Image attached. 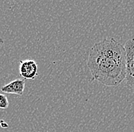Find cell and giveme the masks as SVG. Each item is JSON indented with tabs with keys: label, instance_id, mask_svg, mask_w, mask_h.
Segmentation results:
<instances>
[{
	"label": "cell",
	"instance_id": "4",
	"mask_svg": "<svg viewBox=\"0 0 134 132\" xmlns=\"http://www.w3.org/2000/svg\"><path fill=\"white\" fill-rule=\"evenodd\" d=\"M25 87V79H16L8 83V84L3 86L1 88V91L6 93L16 94L19 96H22L24 93Z\"/></svg>",
	"mask_w": 134,
	"mask_h": 132
},
{
	"label": "cell",
	"instance_id": "3",
	"mask_svg": "<svg viewBox=\"0 0 134 132\" xmlns=\"http://www.w3.org/2000/svg\"><path fill=\"white\" fill-rule=\"evenodd\" d=\"M20 62L19 72L25 80H34L38 75V66L35 61L27 59L21 60Z\"/></svg>",
	"mask_w": 134,
	"mask_h": 132
},
{
	"label": "cell",
	"instance_id": "2",
	"mask_svg": "<svg viewBox=\"0 0 134 132\" xmlns=\"http://www.w3.org/2000/svg\"><path fill=\"white\" fill-rule=\"evenodd\" d=\"M124 49L126 53V85L134 87V39L126 42Z\"/></svg>",
	"mask_w": 134,
	"mask_h": 132
},
{
	"label": "cell",
	"instance_id": "1",
	"mask_svg": "<svg viewBox=\"0 0 134 132\" xmlns=\"http://www.w3.org/2000/svg\"><path fill=\"white\" fill-rule=\"evenodd\" d=\"M87 65L94 80L107 87H117L126 78L124 46L114 38L96 43L90 50Z\"/></svg>",
	"mask_w": 134,
	"mask_h": 132
},
{
	"label": "cell",
	"instance_id": "5",
	"mask_svg": "<svg viewBox=\"0 0 134 132\" xmlns=\"http://www.w3.org/2000/svg\"><path fill=\"white\" fill-rule=\"evenodd\" d=\"M9 106V102H8V97L2 93H0V109H5Z\"/></svg>",
	"mask_w": 134,
	"mask_h": 132
}]
</instances>
